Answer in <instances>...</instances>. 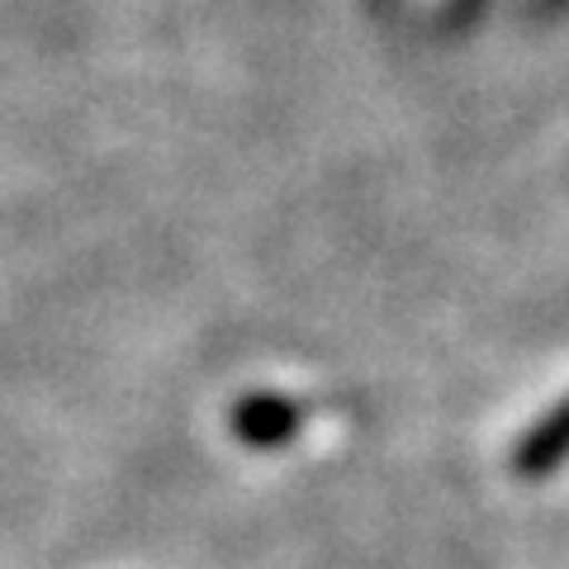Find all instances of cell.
<instances>
[{
    "instance_id": "cell-1",
    "label": "cell",
    "mask_w": 569,
    "mask_h": 569,
    "mask_svg": "<svg viewBox=\"0 0 569 569\" xmlns=\"http://www.w3.org/2000/svg\"><path fill=\"white\" fill-rule=\"evenodd\" d=\"M565 460H569V399L550 408V413L518 441L512 470H518L522 479H541L550 470H560Z\"/></svg>"
}]
</instances>
